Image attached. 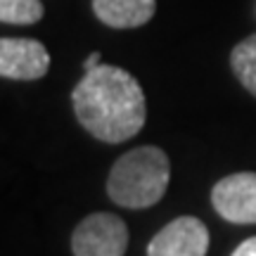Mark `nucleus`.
Segmentation results:
<instances>
[{
  "label": "nucleus",
  "instance_id": "1a4fd4ad",
  "mask_svg": "<svg viewBox=\"0 0 256 256\" xmlns=\"http://www.w3.org/2000/svg\"><path fill=\"white\" fill-rule=\"evenodd\" d=\"M43 17V2L40 0H0V19L2 24H36Z\"/></svg>",
  "mask_w": 256,
  "mask_h": 256
},
{
  "label": "nucleus",
  "instance_id": "9d476101",
  "mask_svg": "<svg viewBox=\"0 0 256 256\" xmlns=\"http://www.w3.org/2000/svg\"><path fill=\"white\" fill-rule=\"evenodd\" d=\"M230 256H256V238H249L240 244Z\"/></svg>",
  "mask_w": 256,
  "mask_h": 256
},
{
  "label": "nucleus",
  "instance_id": "20e7f679",
  "mask_svg": "<svg viewBox=\"0 0 256 256\" xmlns=\"http://www.w3.org/2000/svg\"><path fill=\"white\" fill-rule=\"evenodd\" d=\"M211 204L216 214L228 223H256V174L242 171L220 178L211 190Z\"/></svg>",
  "mask_w": 256,
  "mask_h": 256
},
{
  "label": "nucleus",
  "instance_id": "f257e3e1",
  "mask_svg": "<svg viewBox=\"0 0 256 256\" xmlns=\"http://www.w3.org/2000/svg\"><path fill=\"white\" fill-rule=\"evenodd\" d=\"M76 119L92 138L119 145L140 133L147 119L145 92L133 74L114 64H98L72 90Z\"/></svg>",
  "mask_w": 256,
  "mask_h": 256
},
{
  "label": "nucleus",
  "instance_id": "9b49d317",
  "mask_svg": "<svg viewBox=\"0 0 256 256\" xmlns=\"http://www.w3.org/2000/svg\"><path fill=\"white\" fill-rule=\"evenodd\" d=\"M98 64H102V55L98 52V50H95V52H90V55H88V60L83 62V66H86V72H88V69L98 66Z\"/></svg>",
  "mask_w": 256,
  "mask_h": 256
},
{
  "label": "nucleus",
  "instance_id": "6e6552de",
  "mask_svg": "<svg viewBox=\"0 0 256 256\" xmlns=\"http://www.w3.org/2000/svg\"><path fill=\"white\" fill-rule=\"evenodd\" d=\"M230 66L238 76V81L256 98V34L244 38L242 43L232 48Z\"/></svg>",
  "mask_w": 256,
  "mask_h": 256
},
{
  "label": "nucleus",
  "instance_id": "0eeeda50",
  "mask_svg": "<svg viewBox=\"0 0 256 256\" xmlns=\"http://www.w3.org/2000/svg\"><path fill=\"white\" fill-rule=\"evenodd\" d=\"M156 0H92V12L112 28L145 26L154 17Z\"/></svg>",
  "mask_w": 256,
  "mask_h": 256
},
{
  "label": "nucleus",
  "instance_id": "f03ea898",
  "mask_svg": "<svg viewBox=\"0 0 256 256\" xmlns=\"http://www.w3.org/2000/svg\"><path fill=\"white\" fill-rule=\"evenodd\" d=\"M171 162L162 147L142 145L116 159L107 178V194L126 209H150L166 194Z\"/></svg>",
  "mask_w": 256,
  "mask_h": 256
},
{
  "label": "nucleus",
  "instance_id": "39448f33",
  "mask_svg": "<svg viewBox=\"0 0 256 256\" xmlns=\"http://www.w3.org/2000/svg\"><path fill=\"white\" fill-rule=\"evenodd\" d=\"M209 230L194 216H180L156 232L147 244V256H206Z\"/></svg>",
  "mask_w": 256,
  "mask_h": 256
},
{
  "label": "nucleus",
  "instance_id": "7ed1b4c3",
  "mask_svg": "<svg viewBox=\"0 0 256 256\" xmlns=\"http://www.w3.org/2000/svg\"><path fill=\"white\" fill-rule=\"evenodd\" d=\"M128 249V228L116 214H90L72 235L74 256H124Z\"/></svg>",
  "mask_w": 256,
  "mask_h": 256
},
{
  "label": "nucleus",
  "instance_id": "423d86ee",
  "mask_svg": "<svg viewBox=\"0 0 256 256\" xmlns=\"http://www.w3.org/2000/svg\"><path fill=\"white\" fill-rule=\"evenodd\" d=\"M50 69L48 48L34 38H2L0 40V76L12 81H36Z\"/></svg>",
  "mask_w": 256,
  "mask_h": 256
}]
</instances>
